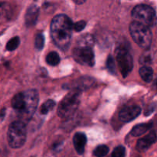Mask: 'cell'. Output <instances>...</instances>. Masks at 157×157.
I'll return each mask as SVG.
<instances>
[{
    "instance_id": "15",
    "label": "cell",
    "mask_w": 157,
    "mask_h": 157,
    "mask_svg": "<svg viewBox=\"0 0 157 157\" xmlns=\"http://www.w3.org/2000/svg\"><path fill=\"white\" fill-rule=\"evenodd\" d=\"M140 75L145 82H150L153 78V71L149 66H143L140 69Z\"/></svg>"
},
{
    "instance_id": "24",
    "label": "cell",
    "mask_w": 157,
    "mask_h": 157,
    "mask_svg": "<svg viewBox=\"0 0 157 157\" xmlns=\"http://www.w3.org/2000/svg\"><path fill=\"white\" fill-rule=\"evenodd\" d=\"M126 150L123 146L116 147L112 153L111 157H125Z\"/></svg>"
},
{
    "instance_id": "8",
    "label": "cell",
    "mask_w": 157,
    "mask_h": 157,
    "mask_svg": "<svg viewBox=\"0 0 157 157\" xmlns=\"http://www.w3.org/2000/svg\"><path fill=\"white\" fill-rule=\"evenodd\" d=\"M73 57L77 62L83 65H87L90 67L94 65V54L91 48L78 46L74 49Z\"/></svg>"
},
{
    "instance_id": "11",
    "label": "cell",
    "mask_w": 157,
    "mask_h": 157,
    "mask_svg": "<svg viewBox=\"0 0 157 157\" xmlns=\"http://www.w3.org/2000/svg\"><path fill=\"white\" fill-rule=\"evenodd\" d=\"M38 15H39V9L35 5H32L28 9L27 12L25 14V25L28 27H32L35 25L38 20Z\"/></svg>"
},
{
    "instance_id": "2",
    "label": "cell",
    "mask_w": 157,
    "mask_h": 157,
    "mask_svg": "<svg viewBox=\"0 0 157 157\" xmlns=\"http://www.w3.org/2000/svg\"><path fill=\"white\" fill-rule=\"evenodd\" d=\"M130 32L133 41L143 48L147 49L152 43L151 30L148 25L135 21L130 23Z\"/></svg>"
},
{
    "instance_id": "6",
    "label": "cell",
    "mask_w": 157,
    "mask_h": 157,
    "mask_svg": "<svg viewBox=\"0 0 157 157\" xmlns=\"http://www.w3.org/2000/svg\"><path fill=\"white\" fill-rule=\"evenodd\" d=\"M24 93V104L19 113L25 120L30 119L35 112L38 103V94L36 90H29Z\"/></svg>"
},
{
    "instance_id": "26",
    "label": "cell",
    "mask_w": 157,
    "mask_h": 157,
    "mask_svg": "<svg viewBox=\"0 0 157 157\" xmlns=\"http://www.w3.org/2000/svg\"><path fill=\"white\" fill-rule=\"evenodd\" d=\"M152 58L150 57V54L145 53L144 55H143V56L141 57V58L140 59V62L141 63L144 65H146V64H148L151 62Z\"/></svg>"
},
{
    "instance_id": "13",
    "label": "cell",
    "mask_w": 157,
    "mask_h": 157,
    "mask_svg": "<svg viewBox=\"0 0 157 157\" xmlns=\"http://www.w3.org/2000/svg\"><path fill=\"white\" fill-rule=\"evenodd\" d=\"M152 125H153V124H152L151 123H149V124H140L135 126L131 131L132 136H141V135H143L144 133H145L146 132L148 131V130L152 127Z\"/></svg>"
},
{
    "instance_id": "3",
    "label": "cell",
    "mask_w": 157,
    "mask_h": 157,
    "mask_svg": "<svg viewBox=\"0 0 157 157\" xmlns=\"http://www.w3.org/2000/svg\"><path fill=\"white\" fill-rule=\"evenodd\" d=\"M81 90L73 89L62 99L58 108V115L61 118H68L76 112L80 104Z\"/></svg>"
},
{
    "instance_id": "28",
    "label": "cell",
    "mask_w": 157,
    "mask_h": 157,
    "mask_svg": "<svg viewBox=\"0 0 157 157\" xmlns=\"http://www.w3.org/2000/svg\"><path fill=\"white\" fill-rule=\"evenodd\" d=\"M156 85H157V81H156Z\"/></svg>"
},
{
    "instance_id": "18",
    "label": "cell",
    "mask_w": 157,
    "mask_h": 157,
    "mask_svg": "<svg viewBox=\"0 0 157 157\" xmlns=\"http://www.w3.org/2000/svg\"><path fill=\"white\" fill-rule=\"evenodd\" d=\"M60 61H61V58H60V56L58 55V54L57 52H50V53L48 54L47 57H46V61H47V63L49 65H58L60 63Z\"/></svg>"
},
{
    "instance_id": "5",
    "label": "cell",
    "mask_w": 157,
    "mask_h": 157,
    "mask_svg": "<svg viewBox=\"0 0 157 157\" xmlns=\"http://www.w3.org/2000/svg\"><path fill=\"white\" fill-rule=\"evenodd\" d=\"M118 67L124 78L131 72L133 67V59L131 54L124 47H118L115 51Z\"/></svg>"
},
{
    "instance_id": "9",
    "label": "cell",
    "mask_w": 157,
    "mask_h": 157,
    "mask_svg": "<svg viewBox=\"0 0 157 157\" xmlns=\"http://www.w3.org/2000/svg\"><path fill=\"white\" fill-rule=\"evenodd\" d=\"M141 113V108L139 106H127L120 111L119 118L124 123H128L137 117Z\"/></svg>"
},
{
    "instance_id": "17",
    "label": "cell",
    "mask_w": 157,
    "mask_h": 157,
    "mask_svg": "<svg viewBox=\"0 0 157 157\" xmlns=\"http://www.w3.org/2000/svg\"><path fill=\"white\" fill-rule=\"evenodd\" d=\"M12 15V8L9 3L0 2V19L8 18Z\"/></svg>"
},
{
    "instance_id": "27",
    "label": "cell",
    "mask_w": 157,
    "mask_h": 157,
    "mask_svg": "<svg viewBox=\"0 0 157 157\" xmlns=\"http://www.w3.org/2000/svg\"><path fill=\"white\" fill-rule=\"evenodd\" d=\"M73 1L75 2L76 3V4L81 5V4H83V3L87 1V0H73Z\"/></svg>"
},
{
    "instance_id": "20",
    "label": "cell",
    "mask_w": 157,
    "mask_h": 157,
    "mask_svg": "<svg viewBox=\"0 0 157 157\" xmlns=\"http://www.w3.org/2000/svg\"><path fill=\"white\" fill-rule=\"evenodd\" d=\"M109 148L106 145H100L94 151V155L96 157H104L108 153Z\"/></svg>"
},
{
    "instance_id": "7",
    "label": "cell",
    "mask_w": 157,
    "mask_h": 157,
    "mask_svg": "<svg viewBox=\"0 0 157 157\" xmlns=\"http://www.w3.org/2000/svg\"><path fill=\"white\" fill-rule=\"evenodd\" d=\"M131 14L136 21L148 26L153 22L156 16L154 9L147 5H138L133 8Z\"/></svg>"
},
{
    "instance_id": "19",
    "label": "cell",
    "mask_w": 157,
    "mask_h": 157,
    "mask_svg": "<svg viewBox=\"0 0 157 157\" xmlns=\"http://www.w3.org/2000/svg\"><path fill=\"white\" fill-rule=\"evenodd\" d=\"M55 105V101H52V100H48L46 102H44L43 104V105L41 107V110H40V112H41V114L45 115L47 114L48 112H50L51 110H52V109L54 108Z\"/></svg>"
},
{
    "instance_id": "14",
    "label": "cell",
    "mask_w": 157,
    "mask_h": 157,
    "mask_svg": "<svg viewBox=\"0 0 157 157\" xmlns=\"http://www.w3.org/2000/svg\"><path fill=\"white\" fill-rule=\"evenodd\" d=\"M94 42L95 39L93 35L87 34V35H84L83 36H81L78 39V44L79 45V47L91 48L94 44Z\"/></svg>"
},
{
    "instance_id": "1",
    "label": "cell",
    "mask_w": 157,
    "mask_h": 157,
    "mask_svg": "<svg viewBox=\"0 0 157 157\" xmlns=\"http://www.w3.org/2000/svg\"><path fill=\"white\" fill-rule=\"evenodd\" d=\"M72 21L66 15H58L51 23V35L55 44L61 50L68 48L73 29Z\"/></svg>"
},
{
    "instance_id": "12",
    "label": "cell",
    "mask_w": 157,
    "mask_h": 157,
    "mask_svg": "<svg viewBox=\"0 0 157 157\" xmlns=\"http://www.w3.org/2000/svg\"><path fill=\"white\" fill-rule=\"evenodd\" d=\"M73 144L77 153L80 155H82L87 144V136L83 133H75L73 138Z\"/></svg>"
},
{
    "instance_id": "23",
    "label": "cell",
    "mask_w": 157,
    "mask_h": 157,
    "mask_svg": "<svg viewBox=\"0 0 157 157\" xmlns=\"http://www.w3.org/2000/svg\"><path fill=\"white\" fill-rule=\"evenodd\" d=\"M107 67L109 71L111 74L114 75L116 73V64H115V61L113 59V57L111 55L108 57L107 61Z\"/></svg>"
},
{
    "instance_id": "10",
    "label": "cell",
    "mask_w": 157,
    "mask_h": 157,
    "mask_svg": "<svg viewBox=\"0 0 157 157\" xmlns=\"http://www.w3.org/2000/svg\"><path fill=\"white\" fill-rule=\"evenodd\" d=\"M157 136L154 131L151 132L144 137L139 140L136 144V149L140 152H144L148 150L153 144L156 141Z\"/></svg>"
},
{
    "instance_id": "16",
    "label": "cell",
    "mask_w": 157,
    "mask_h": 157,
    "mask_svg": "<svg viewBox=\"0 0 157 157\" xmlns=\"http://www.w3.org/2000/svg\"><path fill=\"white\" fill-rule=\"evenodd\" d=\"M93 84V79L90 78H84L78 80L76 84L73 86L74 89L77 90H83V89L89 88Z\"/></svg>"
},
{
    "instance_id": "21",
    "label": "cell",
    "mask_w": 157,
    "mask_h": 157,
    "mask_svg": "<svg viewBox=\"0 0 157 157\" xmlns=\"http://www.w3.org/2000/svg\"><path fill=\"white\" fill-rule=\"evenodd\" d=\"M20 44V39L18 37H14L11 38L6 44V49L8 51H14L18 47Z\"/></svg>"
},
{
    "instance_id": "4",
    "label": "cell",
    "mask_w": 157,
    "mask_h": 157,
    "mask_svg": "<svg viewBox=\"0 0 157 157\" xmlns=\"http://www.w3.org/2000/svg\"><path fill=\"white\" fill-rule=\"evenodd\" d=\"M26 126L22 121L12 123L8 130V142L12 148L18 149L22 147L26 140Z\"/></svg>"
},
{
    "instance_id": "25",
    "label": "cell",
    "mask_w": 157,
    "mask_h": 157,
    "mask_svg": "<svg viewBox=\"0 0 157 157\" xmlns=\"http://www.w3.org/2000/svg\"><path fill=\"white\" fill-rule=\"evenodd\" d=\"M86 26V21H79L76 23L73 24V29L76 32H80L82 31Z\"/></svg>"
},
{
    "instance_id": "22",
    "label": "cell",
    "mask_w": 157,
    "mask_h": 157,
    "mask_svg": "<svg viewBox=\"0 0 157 157\" xmlns=\"http://www.w3.org/2000/svg\"><path fill=\"white\" fill-rule=\"evenodd\" d=\"M44 44V38L42 34H38L35 38V48L38 51H41L43 48Z\"/></svg>"
}]
</instances>
